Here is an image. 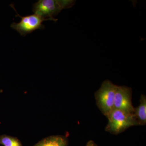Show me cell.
<instances>
[{"mask_svg":"<svg viewBox=\"0 0 146 146\" xmlns=\"http://www.w3.org/2000/svg\"><path fill=\"white\" fill-rule=\"evenodd\" d=\"M0 144L4 146H23L18 138L6 134L0 136Z\"/></svg>","mask_w":146,"mask_h":146,"instance_id":"cell-8","label":"cell"},{"mask_svg":"<svg viewBox=\"0 0 146 146\" xmlns=\"http://www.w3.org/2000/svg\"><path fill=\"white\" fill-rule=\"evenodd\" d=\"M67 138L61 136H51L41 140L33 146H68Z\"/></svg>","mask_w":146,"mask_h":146,"instance_id":"cell-6","label":"cell"},{"mask_svg":"<svg viewBox=\"0 0 146 146\" xmlns=\"http://www.w3.org/2000/svg\"><path fill=\"white\" fill-rule=\"evenodd\" d=\"M2 91H3L2 90H0V93H1V92H2Z\"/></svg>","mask_w":146,"mask_h":146,"instance_id":"cell-10","label":"cell"},{"mask_svg":"<svg viewBox=\"0 0 146 146\" xmlns=\"http://www.w3.org/2000/svg\"><path fill=\"white\" fill-rule=\"evenodd\" d=\"M85 146H97L94 141H90L86 143Z\"/></svg>","mask_w":146,"mask_h":146,"instance_id":"cell-9","label":"cell"},{"mask_svg":"<svg viewBox=\"0 0 146 146\" xmlns=\"http://www.w3.org/2000/svg\"><path fill=\"white\" fill-rule=\"evenodd\" d=\"M15 10L17 16L21 18V21L18 23H13L11 25V27L18 32L21 35L25 36L33 32L37 29H44L45 26L43 24L45 21H52L56 22V18H44L34 13L32 15L21 16L17 12L14 5H10Z\"/></svg>","mask_w":146,"mask_h":146,"instance_id":"cell-4","label":"cell"},{"mask_svg":"<svg viewBox=\"0 0 146 146\" xmlns=\"http://www.w3.org/2000/svg\"><path fill=\"white\" fill-rule=\"evenodd\" d=\"M133 114L139 125H145L146 124V97L141 95L140 104L138 107L134 108Z\"/></svg>","mask_w":146,"mask_h":146,"instance_id":"cell-7","label":"cell"},{"mask_svg":"<svg viewBox=\"0 0 146 146\" xmlns=\"http://www.w3.org/2000/svg\"><path fill=\"white\" fill-rule=\"evenodd\" d=\"M117 86L110 80H106L95 93L97 106L106 117L114 109V100Z\"/></svg>","mask_w":146,"mask_h":146,"instance_id":"cell-3","label":"cell"},{"mask_svg":"<svg viewBox=\"0 0 146 146\" xmlns=\"http://www.w3.org/2000/svg\"><path fill=\"white\" fill-rule=\"evenodd\" d=\"M75 2L72 0H39L33 5V11L44 18H53L63 9L72 7Z\"/></svg>","mask_w":146,"mask_h":146,"instance_id":"cell-2","label":"cell"},{"mask_svg":"<svg viewBox=\"0 0 146 146\" xmlns=\"http://www.w3.org/2000/svg\"><path fill=\"white\" fill-rule=\"evenodd\" d=\"M114 109L128 113H133L132 90L127 86H117L114 100Z\"/></svg>","mask_w":146,"mask_h":146,"instance_id":"cell-5","label":"cell"},{"mask_svg":"<svg viewBox=\"0 0 146 146\" xmlns=\"http://www.w3.org/2000/svg\"><path fill=\"white\" fill-rule=\"evenodd\" d=\"M108 122L106 131L112 134H119L128 128L139 125L133 113H128L114 109L107 116Z\"/></svg>","mask_w":146,"mask_h":146,"instance_id":"cell-1","label":"cell"}]
</instances>
